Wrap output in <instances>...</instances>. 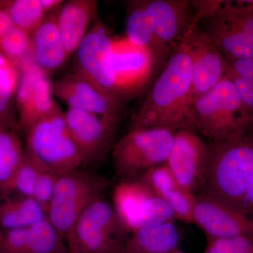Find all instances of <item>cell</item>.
Here are the masks:
<instances>
[{
	"instance_id": "2",
	"label": "cell",
	"mask_w": 253,
	"mask_h": 253,
	"mask_svg": "<svg viewBox=\"0 0 253 253\" xmlns=\"http://www.w3.org/2000/svg\"><path fill=\"white\" fill-rule=\"evenodd\" d=\"M206 151L200 194L243 212V201L253 175V135L212 141L206 145Z\"/></svg>"
},
{
	"instance_id": "19",
	"label": "cell",
	"mask_w": 253,
	"mask_h": 253,
	"mask_svg": "<svg viewBox=\"0 0 253 253\" xmlns=\"http://www.w3.org/2000/svg\"><path fill=\"white\" fill-rule=\"evenodd\" d=\"M98 9L96 0L64 1L54 11L67 59L77 51Z\"/></svg>"
},
{
	"instance_id": "22",
	"label": "cell",
	"mask_w": 253,
	"mask_h": 253,
	"mask_svg": "<svg viewBox=\"0 0 253 253\" xmlns=\"http://www.w3.org/2000/svg\"><path fill=\"white\" fill-rule=\"evenodd\" d=\"M180 234L173 220L131 233L120 253H169L179 249Z\"/></svg>"
},
{
	"instance_id": "8",
	"label": "cell",
	"mask_w": 253,
	"mask_h": 253,
	"mask_svg": "<svg viewBox=\"0 0 253 253\" xmlns=\"http://www.w3.org/2000/svg\"><path fill=\"white\" fill-rule=\"evenodd\" d=\"M113 206L129 234L174 218L167 203L141 179L118 183L113 190Z\"/></svg>"
},
{
	"instance_id": "11",
	"label": "cell",
	"mask_w": 253,
	"mask_h": 253,
	"mask_svg": "<svg viewBox=\"0 0 253 253\" xmlns=\"http://www.w3.org/2000/svg\"><path fill=\"white\" fill-rule=\"evenodd\" d=\"M51 89L68 107L101 116H122L124 111L125 101L104 90L78 66L51 82Z\"/></svg>"
},
{
	"instance_id": "28",
	"label": "cell",
	"mask_w": 253,
	"mask_h": 253,
	"mask_svg": "<svg viewBox=\"0 0 253 253\" xmlns=\"http://www.w3.org/2000/svg\"><path fill=\"white\" fill-rule=\"evenodd\" d=\"M46 171L51 170L24 149L21 164L11 181L9 190L4 196L14 194L16 196L33 199L35 190L42 176Z\"/></svg>"
},
{
	"instance_id": "7",
	"label": "cell",
	"mask_w": 253,
	"mask_h": 253,
	"mask_svg": "<svg viewBox=\"0 0 253 253\" xmlns=\"http://www.w3.org/2000/svg\"><path fill=\"white\" fill-rule=\"evenodd\" d=\"M174 134L163 128L129 131L111 149L116 175L122 180L134 179L139 172L166 163Z\"/></svg>"
},
{
	"instance_id": "34",
	"label": "cell",
	"mask_w": 253,
	"mask_h": 253,
	"mask_svg": "<svg viewBox=\"0 0 253 253\" xmlns=\"http://www.w3.org/2000/svg\"><path fill=\"white\" fill-rule=\"evenodd\" d=\"M242 211L253 219V175L243 201Z\"/></svg>"
},
{
	"instance_id": "24",
	"label": "cell",
	"mask_w": 253,
	"mask_h": 253,
	"mask_svg": "<svg viewBox=\"0 0 253 253\" xmlns=\"http://www.w3.org/2000/svg\"><path fill=\"white\" fill-rule=\"evenodd\" d=\"M46 219L45 208L32 198L2 196L0 201V230L28 228Z\"/></svg>"
},
{
	"instance_id": "18",
	"label": "cell",
	"mask_w": 253,
	"mask_h": 253,
	"mask_svg": "<svg viewBox=\"0 0 253 253\" xmlns=\"http://www.w3.org/2000/svg\"><path fill=\"white\" fill-rule=\"evenodd\" d=\"M140 179L167 203L175 219L184 223L194 222L196 194L180 186L166 163L149 168L143 173Z\"/></svg>"
},
{
	"instance_id": "31",
	"label": "cell",
	"mask_w": 253,
	"mask_h": 253,
	"mask_svg": "<svg viewBox=\"0 0 253 253\" xmlns=\"http://www.w3.org/2000/svg\"><path fill=\"white\" fill-rule=\"evenodd\" d=\"M211 14L224 22L253 34V1H221L220 4Z\"/></svg>"
},
{
	"instance_id": "5",
	"label": "cell",
	"mask_w": 253,
	"mask_h": 253,
	"mask_svg": "<svg viewBox=\"0 0 253 253\" xmlns=\"http://www.w3.org/2000/svg\"><path fill=\"white\" fill-rule=\"evenodd\" d=\"M107 184L104 176L80 168L60 173L47 215L65 241L82 212L96 200L104 196Z\"/></svg>"
},
{
	"instance_id": "38",
	"label": "cell",
	"mask_w": 253,
	"mask_h": 253,
	"mask_svg": "<svg viewBox=\"0 0 253 253\" xmlns=\"http://www.w3.org/2000/svg\"><path fill=\"white\" fill-rule=\"evenodd\" d=\"M1 130H11V129L0 120V131Z\"/></svg>"
},
{
	"instance_id": "41",
	"label": "cell",
	"mask_w": 253,
	"mask_h": 253,
	"mask_svg": "<svg viewBox=\"0 0 253 253\" xmlns=\"http://www.w3.org/2000/svg\"><path fill=\"white\" fill-rule=\"evenodd\" d=\"M249 239L251 240V242H252L253 244V237L250 238Z\"/></svg>"
},
{
	"instance_id": "14",
	"label": "cell",
	"mask_w": 253,
	"mask_h": 253,
	"mask_svg": "<svg viewBox=\"0 0 253 253\" xmlns=\"http://www.w3.org/2000/svg\"><path fill=\"white\" fill-rule=\"evenodd\" d=\"M191 59L193 101L207 92L225 76L226 60L198 24L186 32Z\"/></svg>"
},
{
	"instance_id": "36",
	"label": "cell",
	"mask_w": 253,
	"mask_h": 253,
	"mask_svg": "<svg viewBox=\"0 0 253 253\" xmlns=\"http://www.w3.org/2000/svg\"><path fill=\"white\" fill-rule=\"evenodd\" d=\"M63 1V0H40L42 8L46 14L59 7Z\"/></svg>"
},
{
	"instance_id": "29",
	"label": "cell",
	"mask_w": 253,
	"mask_h": 253,
	"mask_svg": "<svg viewBox=\"0 0 253 253\" xmlns=\"http://www.w3.org/2000/svg\"><path fill=\"white\" fill-rule=\"evenodd\" d=\"M14 26L31 35L46 14L40 0H0Z\"/></svg>"
},
{
	"instance_id": "13",
	"label": "cell",
	"mask_w": 253,
	"mask_h": 253,
	"mask_svg": "<svg viewBox=\"0 0 253 253\" xmlns=\"http://www.w3.org/2000/svg\"><path fill=\"white\" fill-rule=\"evenodd\" d=\"M112 65L118 94L124 101L141 92L156 66L149 51L126 37L113 38Z\"/></svg>"
},
{
	"instance_id": "10",
	"label": "cell",
	"mask_w": 253,
	"mask_h": 253,
	"mask_svg": "<svg viewBox=\"0 0 253 253\" xmlns=\"http://www.w3.org/2000/svg\"><path fill=\"white\" fill-rule=\"evenodd\" d=\"M18 70L16 131H26L37 121L51 113L57 104L53 99L49 75L37 65L32 56L23 61Z\"/></svg>"
},
{
	"instance_id": "26",
	"label": "cell",
	"mask_w": 253,
	"mask_h": 253,
	"mask_svg": "<svg viewBox=\"0 0 253 253\" xmlns=\"http://www.w3.org/2000/svg\"><path fill=\"white\" fill-rule=\"evenodd\" d=\"M18 81L19 70L0 54V120L14 131H16L17 119L13 107Z\"/></svg>"
},
{
	"instance_id": "9",
	"label": "cell",
	"mask_w": 253,
	"mask_h": 253,
	"mask_svg": "<svg viewBox=\"0 0 253 253\" xmlns=\"http://www.w3.org/2000/svg\"><path fill=\"white\" fill-rule=\"evenodd\" d=\"M64 114L83 164L101 163L116 143L122 116H101L71 107H68Z\"/></svg>"
},
{
	"instance_id": "37",
	"label": "cell",
	"mask_w": 253,
	"mask_h": 253,
	"mask_svg": "<svg viewBox=\"0 0 253 253\" xmlns=\"http://www.w3.org/2000/svg\"><path fill=\"white\" fill-rule=\"evenodd\" d=\"M248 134L253 135V116L249 119V129H248Z\"/></svg>"
},
{
	"instance_id": "6",
	"label": "cell",
	"mask_w": 253,
	"mask_h": 253,
	"mask_svg": "<svg viewBox=\"0 0 253 253\" xmlns=\"http://www.w3.org/2000/svg\"><path fill=\"white\" fill-rule=\"evenodd\" d=\"M49 170L57 173L79 169L82 158L59 105L26 131L25 149Z\"/></svg>"
},
{
	"instance_id": "32",
	"label": "cell",
	"mask_w": 253,
	"mask_h": 253,
	"mask_svg": "<svg viewBox=\"0 0 253 253\" xmlns=\"http://www.w3.org/2000/svg\"><path fill=\"white\" fill-rule=\"evenodd\" d=\"M208 239L204 253H253V244L247 236Z\"/></svg>"
},
{
	"instance_id": "33",
	"label": "cell",
	"mask_w": 253,
	"mask_h": 253,
	"mask_svg": "<svg viewBox=\"0 0 253 253\" xmlns=\"http://www.w3.org/2000/svg\"><path fill=\"white\" fill-rule=\"evenodd\" d=\"M226 73H231L253 83V58L226 61Z\"/></svg>"
},
{
	"instance_id": "23",
	"label": "cell",
	"mask_w": 253,
	"mask_h": 253,
	"mask_svg": "<svg viewBox=\"0 0 253 253\" xmlns=\"http://www.w3.org/2000/svg\"><path fill=\"white\" fill-rule=\"evenodd\" d=\"M126 38L134 45L149 51L156 65L163 61L169 50L158 41L145 13L142 0L126 1Z\"/></svg>"
},
{
	"instance_id": "4",
	"label": "cell",
	"mask_w": 253,
	"mask_h": 253,
	"mask_svg": "<svg viewBox=\"0 0 253 253\" xmlns=\"http://www.w3.org/2000/svg\"><path fill=\"white\" fill-rule=\"evenodd\" d=\"M129 234L104 196L82 212L68 232L70 253H120Z\"/></svg>"
},
{
	"instance_id": "27",
	"label": "cell",
	"mask_w": 253,
	"mask_h": 253,
	"mask_svg": "<svg viewBox=\"0 0 253 253\" xmlns=\"http://www.w3.org/2000/svg\"><path fill=\"white\" fill-rule=\"evenodd\" d=\"M24 253H70L66 241L46 219L28 229Z\"/></svg>"
},
{
	"instance_id": "17",
	"label": "cell",
	"mask_w": 253,
	"mask_h": 253,
	"mask_svg": "<svg viewBox=\"0 0 253 253\" xmlns=\"http://www.w3.org/2000/svg\"><path fill=\"white\" fill-rule=\"evenodd\" d=\"M142 4L155 36L168 50L195 24L191 1L142 0Z\"/></svg>"
},
{
	"instance_id": "25",
	"label": "cell",
	"mask_w": 253,
	"mask_h": 253,
	"mask_svg": "<svg viewBox=\"0 0 253 253\" xmlns=\"http://www.w3.org/2000/svg\"><path fill=\"white\" fill-rule=\"evenodd\" d=\"M24 154L19 138L13 130L0 131V194H6Z\"/></svg>"
},
{
	"instance_id": "3",
	"label": "cell",
	"mask_w": 253,
	"mask_h": 253,
	"mask_svg": "<svg viewBox=\"0 0 253 253\" xmlns=\"http://www.w3.org/2000/svg\"><path fill=\"white\" fill-rule=\"evenodd\" d=\"M197 132L210 142L248 134L250 113L235 85L224 76L194 104Z\"/></svg>"
},
{
	"instance_id": "35",
	"label": "cell",
	"mask_w": 253,
	"mask_h": 253,
	"mask_svg": "<svg viewBox=\"0 0 253 253\" xmlns=\"http://www.w3.org/2000/svg\"><path fill=\"white\" fill-rule=\"evenodd\" d=\"M14 26L9 15L0 2V41L2 37Z\"/></svg>"
},
{
	"instance_id": "39",
	"label": "cell",
	"mask_w": 253,
	"mask_h": 253,
	"mask_svg": "<svg viewBox=\"0 0 253 253\" xmlns=\"http://www.w3.org/2000/svg\"><path fill=\"white\" fill-rule=\"evenodd\" d=\"M0 253H5L4 248H3L2 244H1V239H0Z\"/></svg>"
},
{
	"instance_id": "16",
	"label": "cell",
	"mask_w": 253,
	"mask_h": 253,
	"mask_svg": "<svg viewBox=\"0 0 253 253\" xmlns=\"http://www.w3.org/2000/svg\"><path fill=\"white\" fill-rule=\"evenodd\" d=\"M194 221L208 238L253 236V218L204 194H196Z\"/></svg>"
},
{
	"instance_id": "15",
	"label": "cell",
	"mask_w": 253,
	"mask_h": 253,
	"mask_svg": "<svg viewBox=\"0 0 253 253\" xmlns=\"http://www.w3.org/2000/svg\"><path fill=\"white\" fill-rule=\"evenodd\" d=\"M206 152V145L196 132L181 130L174 134L166 164L180 186L194 194L202 191Z\"/></svg>"
},
{
	"instance_id": "1",
	"label": "cell",
	"mask_w": 253,
	"mask_h": 253,
	"mask_svg": "<svg viewBox=\"0 0 253 253\" xmlns=\"http://www.w3.org/2000/svg\"><path fill=\"white\" fill-rule=\"evenodd\" d=\"M129 131L163 128L197 132L191 83V59L185 35L141 107Z\"/></svg>"
},
{
	"instance_id": "12",
	"label": "cell",
	"mask_w": 253,
	"mask_h": 253,
	"mask_svg": "<svg viewBox=\"0 0 253 253\" xmlns=\"http://www.w3.org/2000/svg\"><path fill=\"white\" fill-rule=\"evenodd\" d=\"M113 37L96 18L76 51L77 66L104 90L123 99L118 94L113 72Z\"/></svg>"
},
{
	"instance_id": "40",
	"label": "cell",
	"mask_w": 253,
	"mask_h": 253,
	"mask_svg": "<svg viewBox=\"0 0 253 253\" xmlns=\"http://www.w3.org/2000/svg\"><path fill=\"white\" fill-rule=\"evenodd\" d=\"M169 253H187L184 252V251H181V250L179 249L176 250V251H172V252H171Z\"/></svg>"
},
{
	"instance_id": "21",
	"label": "cell",
	"mask_w": 253,
	"mask_h": 253,
	"mask_svg": "<svg viewBox=\"0 0 253 253\" xmlns=\"http://www.w3.org/2000/svg\"><path fill=\"white\" fill-rule=\"evenodd\" d=\"M204 19L203 31L226 61L253 58V34L228 24L214 14Z\"/></svg>"
},
{
	"instance_id": "30",
	"label": "cell",
	"mask_w": 253,
	"mask_h": 253,
	"mask_svg": "<svg viewBox=\"0 0 253 253\" xmlns=\"http://www.w3.org/2000/svg\"><path fill=\"white\" fill-rule=\"evenodd\" d=\"M0 54L18 69L31 56L30 34L13 26L0 41Z\"/></svg>"
},
{
	"instance_id": "20",
	"label": "cell",
	"mask_w": 253,
	"mask_h": 253,
	"mask_svg": "<svg viewBox=\"0 0 253 253\" xmlns=\"http://www.w3.org/2000/svg\"><path fill=\"white\" fill-rule=\"evenodd\" d=\"M30 36L32 57L49 76L68 59L54 11L46 14Z\"/></svg>"
}]
</instances>
